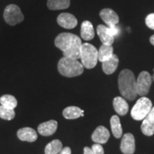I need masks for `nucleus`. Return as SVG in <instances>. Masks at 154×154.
<instances>
[{"label": "nucleus", "mask_w": 154, "mask_h": 154, "mask_svg": "<svg viewBox=\"0 0 154 154\" xmlns=\"http://www.w3.org/2000/svg\"><path fill=\"white\" fill-rule=\"evenodd\" d=\"M55 46L62 51L63 57L80 59L82 43L79 36L72 33H61L55 38Z\"/></svg>", "instance_id": "1"}, {"label": "nucleus", "mask_w": 154, "mask_h": 154, "mask_svg": "<svg viewBox=\"0 0 154 154\" xmlns=\"http://www.w3.org/2000/svg\"><path fill=\"white\" fill-rule=\"evenodd\" d=\"M119 88L121 95L129 101H133L137 96L136 80L135 76L129 69L121 71L118 79Z\"/></svg>", "instance_id": "2"}, {"label": "nucleus", "mask_w": 154, "mask_h": 154, "mask_svg": "<svg viewBox=\"0 0 154 154\" xmlns=\"http://www.w3.org/2000/svg\"><path fill=\"white\" fill-rule=\"evenodd\" d=\"M84 67L78 59L63 57L58 63V71L61 75L66 77L80 76L84 72Z\"/></svg>", "instance_id": "3"}, {"label": "nucleus", "mask_w": 154, "mask_h": 154, "mask_svg": "<svg viewBox=\"0 0 154 154\" xmlns=\"http://www.w3.org/2000/svg\"><path fill=\"white\" fill-rule=\"evenodd\" d=\"M80 59L84 67L88 69H93L99 61L98 50L91 44H82L80 51Z\"/></svg>", "instance_id": "4"}, {"label": "nucleus", "mask_w": 154, "mask_h": 154, "mask_svg": "<svg viewBox=\"0 0 154 154\" xmlns=\"http://www.w3.org/2000/svg\"><path fill=\"white\" fill-rule=\"evenodd\" d=\"M152 109V102L149 98L140 97L134 106H133L131 116L134 120L142 121L149 114Z\"/></svg>", "instance_id": "5"}, {"label": "nucleus", "mask_w": 154, "mask_h": 154, "mask_svg": "<svg viewBox=\"0 0 154 154\" xmlns=\"http://www.w3.org/2000/svg\"><path fill=\"white\" fill-rule=\"evenodd\" d=\"M4 19L9 25L14 26L22 22L24 20V15L18 6L9 5L6 7L4 11Z\"/></svg>", "instance_id": "6"}, {"label": "nucleus", "mask_w": 154, "mask_h": 154, "mask_svg": "<svg viewBox=\"0 0 154 154\" xmlns=\"http://www.w3.org/2000/svg\"><path fill=\"white\" fill-rule=\"evenodd\" d=\"M151 75L147 72H142L138 75L136 80V91L138 95L145 96L149 94L150 87L151 86Z\"/></svg>", "instance_id": "7"}, {"label": "nucleus", "mask_w": 154, "mask_h": 154, "mask_svg": "<svg viewBox=\"0 0 154 154\" xmlns=\"http://www.w3.org/2000/svg\"><path fill=\"white\" fill-rule=\"evenodd\" d=\"M121 151L124 154H134L136 150L135 138L131 133H127L123 136L120 146Z\"/></svg>", "instance_id": "8"}, {"label": "nucleus", "mask_w": 154, "mask_h": 154, "mask_svg": "<svg viewBox=\"0 0 154 154\" xmlns=\"http://www.w3.org/2000/svg\"><path fill=\"white\" fill-rule=\"evenodd\" d=\"M57 23L61 27L72 29L77 26L78 21L76 17L69 13H61L57 17Z\"/></svg>", "instance_id": "9"}, {"label": "nucleus", "mask_w": 154, "mask_h": 154, "mask_svg": "<svg viewBox=\"0 0 154 154\" xmlns=\"http://www.w3.org/2000/svg\"><path fill=\"white\" fill-rule=\"evenodd\" d=\"M140 129L142 133L147 136H151L154 134V107H152L149 114L144 118Z\"/></svg>", "instance_id": "10"}, {"label": "nucleus", "mask_w": 154, "mask_h": 154, "mask_svg": "<svg viewBox=\"0 0 154 154\" xmlns=\"http://www.w3.org/2000/svg\"><path fill=\"white\" fill-rule=\"evenodd\" d=\"M100 17L109 27L116 26L119 22V17L118 14L112 9L106 8L100 11Z\"/></svg>", "instance_id": "11"}, {"label": "nucleus", "mask_w": 154, "mask_h": 154, "mask_svg": "<svg viewBox=\"0 0 154 154\" xmlns=\"http://www.w3.org/2000/svg\"><path fill=\"white\" fill-rule=\"evenodd\" d=\"M110 138V133L106 128L103 126H99L96 128L91 135L93 141L96 143L104 144Z\"/></svg>", "instance_id": "12"}, {"label": "nucleus", "mask_w": 154, "mask_h": 154, "mask_svg": "<svg viewBox=\"0 0 154 154\" xmlns=\"http://www.w3.org/2000/svg\"><path fill=\"white\" fill-rule=\"evenodd\" d=\"M96 31L102 44H106V45H112V44L114 42L115 37L111 33L109 26L100 24L97 26Z\"/></svg>", "instance_id": "13"}, {"label": "nucleus", "mask_w": 154, "mask_h": 154, "mask_svg": "<svg viewBox=\"0 0 154 154\" xmlns=\"http://www.w3.org/2000/svg\"><path fill=\"white\" fill-rule=\"evenodd\" d=\"M57 121L55 120H50L38 125V132L43 136H49L57 131Z\"/></svg>", "instance_id": "14"}, {"label": "nucleus", "mask_w": 154, "mask_h": 154, "mask_svg": "<svg viewBox=\"0 0 154 154\" xmlns=\"http://www.w3.org/2000/svg\"><path fill=\"white\" fill-rule=\"evenodd\" d=\"M17 137L22 141H28L32 143L36 140L38 138L37 133L34 129L29 127H24L18 130Z\"/></svg>", "instance_id": "15"}, {"label": "nucleus", "mask_w": 154, "mask_h": 154, "mask_svg": "<svg viewBox=\"0 0 154 154\" xmlns=\"http://www.w3.org/2000/svg\"><path fill=\"white\" fill-rule=\"evenodd\" d=\"M119 59L118 56L113 54L110 59L102 62V69L106 74L110 75L116 72L119 66Z\"/></svg>", "instance_id": "16"}, {"label": "nucleus", "mask_w": 154, "mask_h": 154, "mask_svg": "<svg viewBox=\"0 0 154 154\" xmlns=\"http://www.w3.org/2000/svg\"><path fill=\"white\" fill-rule=\"evenodd\" d=\"M113 106L116 112L120 116L126 115L129 109L126 99L123 97H120V96H116L114 98L113 101Z\"/></svg>", "instance_id": "17"}, {"label": "nucleus", "mask_w": 154, "mask_h": 154, "mask_svg": "<svg viewBox=\"0 0 154 154\" xmlns=\"http://www.w3.org/2000/svg\"><path fill=\"white\" fill-rule=\"evenodd\" d=\"M95 36V32L93 25L89 21H84L81 26V36L86 41L93 39Z\"/></svg>", "instance_id": "18"}, {"label": "nucleus", "mask_w": 154, "mask_h": 154, "mask_svg": "<svg viewBox=\"0 0 154 154\" xmlns=\"http://www.w3.org/2000/svg\"><path fill=\"white\" fill-rule=\"evenodd\" d=\"M113 54V48L112 45H106L103 44L101 46L100 49L98 51V58L99 61L101 62L108 60L109 59L112 57Z\"/></svg>", "instance_id": "19"}, {"label": "nucleus", "mask_w": 154, "mask_h": 154, "mask_svg": "<svg viewBox=\"0 0 154 154\" xmlns=\"http://www.w3.org/2000/svg\"><path fill=\"white\" fill-rule=\"evenodd\" d=\"M111 131L114 137L116 138H120L122 136L123 130L121 127V121L118 116L114 115L111 118L110 120Z\"/></svg>", "instance_id": "20"}, {"label": "nucleus", "mask_w": 154, "mask_h": 154, "mask_svg": "<svg viewBox=\"0 0 154 154\" xmlns=\"http://www.w3.org/2000/svg\"><path fill=\"white\" fill-rule=\"evenodd\" d=\"M84 111L77 106H69L63 109L62 114L66 119H76L82 116Z\"/></svg>", "instance_id": "21"}, {"label": "nucleus", "mask_w": 154, "mask_h": 154, "mask_svg": "<svg viewBox=\"0 0 154 154\" xmlns=\"http://www.w3.org/2000/svg\"><path fill=\"white\" fill-rule=\"evenodd\" d=\"M70 0H48L47 7L50 10H60L69 8Z\"/></svg>", "instance_id": "22"}, {"label": "nucleus", "mask_w": 154, "mask_h": 154, "mask_svg": "<svg viewBox=\"0 0 154 154\" xmlns=\"http://www.w3.org/2000/svg\"><path fill=\"white\" fill-rule=\"evenodd\" d=\"M62 149L63 146L61 140L55 139L46 146L44 152L45 154H59Z\"/></svg>", "instance_id": "23"}, {"label": "nucleus", "mask_w": 154, "mask_h": 154, "mask_svg": "<svg viewBox=\"0 0 154 154\" xmlns=\"http://www.w3.org/2000/svg\"><path fill=\"white\" fill-rule=\"evenodd\" d=\"M0 103L3 106L14 109L17 106V100L14 96L5 94L0 98Z\"/></svg>", "instance_id": "24"}, {"label": "nucleus", "mask_w": 154, "mask_h": 154, "mask_svg": "<svg viewBox=\"0 0 154 154\" xmlns=\"http://www.w3.org/2000/svg\"><path fill=\"white\" fill-rule=\"evenodd\" d=\"M15 117V111L14 109H9L3 106H0V118L4 120L11 121Z\"/></svg>", "instance_id": "25"}, {"label": "nucleus", "mask_w": 154, "mask_h": 154, "mask_svg": "<svg viewBox=\"0 0 154 154\" xmlns=\"http://www.w3.org/2000/svg\"><path fill=\"white\" fill-rule=\"evenodd\" d=\"M146 24L148 27L154 30V13L150 14L146 17Z\"/></svg>", "instance_id": "26"}, {"label": "nucleus", "mask_w": 154, "mask_h": 154, "mask_svg": "<svg viewBox=\"0 0 154 154\" xmlns=\"http://www.w3.org/2000/svg\"><path fill=\"white\" fill-rule=\"evenodd\" d=\"M91 150L94 154H104V150L101 144L95 143L91 146Z\"/></svg>", "instance_id": "27"}, {"label": "nucleus", "mask_w": 154, "mask_h": 154, "mask_svg": "<svg viewBox=\"0 0 154 154\" xmlns=\"http://www.w3.org/2000/svg\"><path fill=\"white\" fill-rule=\"evenodd\" d=\"M109 29H110L111 33L112 34V35L116 37V36H118L119 33H120V29L117 26H112V27H109Z\"/></svg>", "instance_id": "28"}, {"label": "nucleus", "mask_w": 154, "mask_h": 154, "mask_svg": "<svg viewBox=\"0 0 154 154\" xmlns=\"http://www.w3.org/2000/svg\"><path fill=\"white\" fill-rule=\"evenodd\" d=\"M59 154H72V150L69 147H65L62 149Z\"/></svg>", "instance_id": "29"}, {"label": "nucleus", "mask_w": 154, "mask_h": 154, "mask_svg": "<svg viewBox=\"0 0 154 154\" xmlns=\"http://www.w3.org/2000/svg\"><path fill=\"white\" fill-rule=\"evenodd\" d=\"M84 154H94L93 152H92L91 149H90L89 147H87V146L84 147Z\"/></svg>", "instance_id": "30"}, {"label": "nucleus", "mask_w": 154, "mask_h": 154, "mask_svg": "<svg viewBox=\"0 0 154 154\" xmlns=\"http://www.w3.org/2000/svg\"><path fill=\"white\" fill-rule=\"evenodd\" d=\"M150 42H151L152 45L154 46V35H153L151 38H150Z\"/></svg>", "instance_id": "31"}, {"label": "nucleus", "mask_w": 154, "mask_h": 154, "mask_svg": "<svg viewBox=\"0 0 154 154\" xmlns=\"http://www.w3.org/2000/svg\"><path fill=\"white\" fill-rule=\"evenodd\" d=\"M153 74L151 75V79H152V81L154 82V69H153Z\"/></svg>", "instance_id": "32"}, {"label": "nucleus", "mask_w": 154, "mask_h": 154, "mask_svg": "<svg viewBox=\"0 0 154 154\" xmlns=\"http://www.w3.org/2000/svg\"><path fill=\"white\" fill-rule=\"evenodd\" d=\"M126 29H127V31H128V32H130V28L129 27H127Z\"/></svg>", "instance_id": "33"}]
</instances>
